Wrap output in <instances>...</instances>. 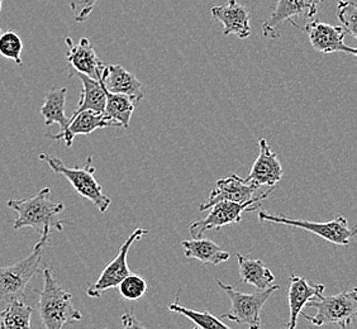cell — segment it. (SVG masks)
Wrapping results in <instances>:
<instances>
[{
    "instance_id": "cell-1",
    "label": "cell",
    "mask_w": 357,
    "mask_h": 329,
    "mask_svg": "<svg viewBox=\"0 0 357 329\" xmlns=\"http://www.w3.org/2000/svg\"><path fill=\"white\" fill-rule=\"evenodd\" d=\"M51 189L48 186L42 188L40 192L28 199L8 200L7 206L17 212V218L14 220V229L18 231L24 227L33 228L36 232L41 234L45 231L55 228L57 231L63 229V224H71L70 220H61L59 214L65 209V204L60 201L50 199Z\"/></svg>"
},
{
    "instance_id": "cell-2",
    "label": "cell",
    "mask_w": 357,
    "mask_h": 329,
    "mask_svg": "<svg viewBox=\"0 0 357 329\" xmlns=\"http://www.w3.org/2000/svg\"><path fill=\"white\" fill-rule=\"evenodd\" d=\"M43 288L35 289L38 299V314L46 329H61L73 323L80 322L83 314L73 304V295L56 282L52 268H43Z\"/></svg>"
},
{
    "instance_id": "cell-3",
    "label": "cell",
    "mask_w": 357,
    "mask_h": 329,
    "mask_svg": "<svg viewBox=\"0 0 357 329\" xmlns=\"http://www.w3.org/2000/svg\"><path fill=\"white\" fill-rule=\"evenodd\" d=\"M38 158L45 161L52 171L66 178L76 192L85 199L90 200L99 209V212L105 213L108 211L112 200L108 195L104 194L103 188L96 181L94 176L96 166L93 164L91 156L88 158L84 167H69L60 158L45 152L40 153Z\"/></svg>"
},
{
    "instance_id": "cell-4",
    "label": "cell",
    "mask_w": 357,
    "mask_h": 329,
    "mask_svg": "<svg viewBox=\"0 0 357 329\" xmlns=\"http://www.w3.org/2000/svg\"><path fill=\"white\" fill-rule=\"evenodd\" d=\"M50 231L42 232L32 254L7 268H0V302L24 299L26 289L41 265L45 247L50 240Z\"/></svg>"
},
{
    "instance_id": "cell-5",
    "label": "cell",
    "mask_w": 357,
    "mask_h": 329,
    "mask_svg": "<svg viewBox=\"0 0 357 329\" xmlns=\"http://www.w3.org/2000/svg\"><path fill=\"white\" fill-rule=\"evenodd\" d=\"M307 305L316 309V316L301 313L313 326L321 327L324 324H337L341 328L351 327L357 314L356 288L344 289L341 293L330 296H318L308 302Z\"/></svg>"
},
{
    "instance_id": "cell-6",
    "label": "cell",
    "mask_w": 357,
    "mask_h": 329,
    "mask_svg": "<svg viewBox=\"0 0 357 329\" xmlns=\"http://www.w3.org/2000/svg\"><path fill=\"white\" fill-rule=\"evenodd\" d=\"M217 284L231 300V310L226 314H223L222 318H227L240 326H248V328H261L260 314H261L262 308L279 286L271 285L270 288L257 290L252 294H243L237 291L234 286L223 284L220 280H217Z\"/></svg>"
},
{
    "instance_id": "cell-7",
    "label": "cell",
    "mask_w": 357,
    "mask_h": 329,
    "mask_svg": "<svg viewBox=\"0 0 357 329\" xmlns=\"http://www.w3.org/2000/svg\"><path fill=\"white\" fill-rule=\"evenodd\" d=\"M257 218L261 223H276L285 226L294 227L299 229L308 231L310 234H317L327 242H331L337 246H349L351 238L356 236V229L349 227V222L344 215H337L330 222H310V220H294L284 214H271L266 211H260Z\"/></svg>"
},
{
    "instance_id": "cell-8",
    "label": "cell",
    "mask_w": 357,
    "mask_h": 329,
    "mask_svg": "<svg viewBox=\"0 0 357 329\" xmlns=\"http://www.w3.org/2000/svg\"><path fill=\"white\" fill-rule=\"evenodd\" d=\"M268 197L262 195L259 198L246 201V203H236V201H218L211 206L212 211L203 220H194L189 226V234L192 238H200L208 231H220L223 227L229 224H237L242 220L245 213L255 212L260 208V200L266 199Z\"/></svg>"
},
{
    "instance_id": "cell-9",
    "label": "cell",
    "mask_w": 357,
    "mask_h": 329,
    "mask_svg": "<svg viewBox=\"0 0 357 329\" xmlns=\"http://www.w3.org/2000/svg\"><path fill=\"white\" fill-rule=\"evenodd\" d=\"M146 234H149V229L141 228V227H138L132 232L131 236L119 248L117 256L103 268L98 280L88 288L86 290L88 296L93 299L100 298L104 291L110 289H117L119 282H122L127 275L131 274V270L128 268V262H127L130 248L135 242L142 240Z\"/></svg>"
},
{
    "instance_id": "cell-10",
    "label": "cell",
    "mask_w": 357,
    "mask_h": 329,
    "mask_svg": "<svg viewBox=\"0 0 357 329\" xmlns=\"http://www.w3.org/2000/svg\"><path fill=\"white\" fill-rule=\"evenodd\" d=\"M323 3L324 0H278L274 12L262 23V36L270 40L279 38L284 22L299 28L296 20L314 18Z\"/></svg>"
},
{
    "instance_id": "cell-11",
    "label": "cell",
    "mask_w": 357,
    "mask_h": 329,
    "mask_svg": "<svg viewBox=\"0 0 357 329\" xmlns=\"http://www.w3.org/2000/svg\"><path fill=\"white\" fill-rule=\"evenodd\" d=\"M259 189L260 186L255 185L252 183H250L248 178H241L236 174H232L227 178H218L215 181L213 190L208 197V200L206 203L200 204L199 212H204L218 201L227 200V201H236V203H246L262 195L268 197L274 190V188H270L268 192L257 194Z\"/></svg>"
},
{
    "instance_id": "cell-12",
    "label": "cell",
    "mask_w": 357,
    "mask_h": 329,
    "mask_svg": "<svg viewBox=\"0 0 357 329\" xmlns=\"http://www.w3.org/2000/svg\"><path fill=\"white\" fill-rule=\"evenodd\" d=\"M304 32L308 35L310 45L317 52L321 54H333L344 52L351 56H357L355 47L347 46L344 43V37L347 35L346 29L341 26H332L318 20L307 23Z\"/></svg>"
},
{
    "instance_id": "cell-13",
    "label": "cell",
    "mask_w": 357,
    "mask_h": 329,
    "mask_svg": "<svg viewBox=\"0 0 357 329\" xmlns=\"http://www.w3.org/2000/svg\"><path fill=\"white\" fill-rule=\"evenodd\" d=\"M109 127H118V124L112 121L104 112L83 110L69 118V125L66 130H60L56 135L46 133V137L54 141H63L66 147H71L76 136H89L94 130Z\"/></svg>"
},
{
    "instance_id": "cell-14",
    "label": "cell",
    "mask_w": 357,
    "mask_h": 329,
    "mask_svg": "<svg viewBox=\"0 0 357 329\" xmlns=\"http://www.w3.org/2000/svg\"><path fill=\"white\" fill-rule=\"evenodd\" d=\"M259 147H260L259 158H256V161L252 164L248 180L260 188L261 186L274 188L282 180V174H284L282 164L278 158V155L268 146L266 138H260Z\"/></svg>"
},
{
    "instance_id": "cell-15",
    "label": "cell",
    "mask_w": 357,
    "mask_h": 329,
    "mask_svg": "<svg viewBox=\"0 0 357 329\" xmlns=\"http://www.w3.org/2000/svg\"><path fill=\"white\" fill-rule=\"evenodd\" d=\"M211 14L213 20L223 24V36L234 35L243 40L251 35L250 12L237 0H228L225 6H214Z\"/></svg>"
},
{
    "instance_id": "cell-16",
    "label": "cell",
    "mask_w": 357,
    "mask_h": 329,
    "mask_svg": "<svg viewBox=\"0 0 357 329\" xmlns=\"http://www.w3.org/2000/svg\"><path fill=\"white\" fill-rule=\"evenodd\" d=\"M99 82L103 85L104 89L109 93L132 96L137 100L138 103L144 99L141 82L119 63L104 65Z\"/></svg>"
},
{
    "instance_id": "cell-17",
    "label": "cell",
    "mask_w": 357,
    "mask_h": 329,
    "mask_svg": "<svg viewBox=\"0 0 357 329\" xmlns=\"http://www.w3.org/2000/svg\"><path fill=\"white\" fill-rule=\"evenodd\" d=\"M324 285L322 284H310L307 279L298 275L290 276V286H289V309L290 316L285 327L288 329H294L298 323V318L301 316L304 307L312 299L321 296L324 293Z\"/></svg>"
},
{
    "instance_id": "cell-18",
    "label": "cell",
    "mask_w": 357,
    "mask_h": 329,
    "mask_svg": "<svg viewBox=\"0 0 357 329\" xmlns=\"http://www.w3.org/2000/svg\"><path fill=\"white\" fill-rule=\"evenodd\" d=\"M65 42L69 48L68 62L74 71L99 80L104 63L99 59V56L96 55V49L91 46L89 38L83 37L79 43L75 45L70 37H66Z\"/></svg>"
},
{
    "instance_id": "cell-19",
    "label": "cell",
    "mask_w": 357,
    "mask_h": 329,
    "mask_svg": "<svg viewBox=\"0 0 357 329\" xmlns=\"http://www.w3.org/2000/svg\"><path fill=\"white\" fill-rule=\"evenodd\" d=\"M181 247L184 248V254L188 259H195L206 265H220L229 260L231 254L220 245L208 238H192L183 240Z\"/></svg>"
},
{
    "instance_id": "cell-20",
    "label": "cell",
    "mask_w": 357,
    "mask_h": 329,
    "mask_svg": "<svg viewBox=\"0 0 357 329\" xmlns=\"http://www.w3.org/2000/svg\"><path fill=\"white\" fill-rule=\"evenodd\" d=\"M236 256L238 261L241 282L250 284L257 290H264L274 285V274L265 266V263L261 260L241 254H237Z\"/></svg>"
},
{
    "instance_id": "cell-21",
    "label": "cell",
    "mask_w": 357,
    "mask_h": 329,
    "mask_svg": "<svg viewBox=\"0 0 357 329\" xmlns=\"http://www.w3.org/2000/svg\"><path fill=\"white\" fill-rule=\"evenodd\" d=\"M76 75L79 80L82 82L83 89H82V96L77 103V108L73 116L83 110H94V112H104L105 108V89L99 80L91 79L89 76L84 75L80 72H70V76Z\"/></svg>"
},
{
    "instance_id": "cell-22",
    "label": "cell",
    "mask_w": 357,
    "mask_h": 329,
    "mask_svg": "<svg viewBox=\"0 0 357 329\" xmlns=\"http://www.w3.org/2000/svg\"><path fill=\"white\" fill-rule=\"evenodd\" d=\"M66 94V88H54L48 91L46 99L40 108V113L45 119L46 127H51L52 124L57 123L61 130H63L69 125V118L65 114Z\"/></svg>"
},
{
    "instance_id": "cell-23",
    "label": "cell",
    "mask_w": 357,
    "mask_h": 329,
    "mask_svg": "<svg viewBox=\"0 0 357 329\" xmlns=\"http://www.w3.org/2000/svg\"><path fill=\"white\" fill-rule=\"evenodd\" d=\"M105 108L104 113L118 124V127L128 128L131 122L132 114L137 105L135 98L126 94H114L105 90Z\"/></svg>"
},
{
    "instance_id": "cell-24",
    "label": "cell",
    "mask_w": 357,
    "mask_h": 329,
    "mask_svg": "<svg viewBox=\"0 0 357 329\" xmlns=\"http://www.w3.org/2000/svg\"><path fill=\"white\" fill-rule=\"evenodd\" d=\"M6 308L0 312V328H31L33 308L24 303V299L9 300Z\"/></svg>"
},
{
    "instance_id": "cell-25",
    "label": "cell",
    "mask_w": 357,
    "mask_h": 329,
    "mask_svg": "<svg viewBox=\"0 0 357 329\" xmlns=\"http://www.w3.org/2000/svg\"><path fill=\"white\" fill-rule=\"evenodd\" d=\"M169 310L172 313H178L181 316H186L189 321H192L197 328L203 329H214V328H226L229 329V327L227 326L226 323L222 322L220 318L214 316L213 314H211L209 312H199V310H195V309L186 308L180 305L178 303V294L176 296V300L172 303L169 305Z\"/></svg>"
},
{
    "instance_id": "cell-26",
    "label": "cell",
    "mask_w": 357,
    "mask_h": 329,
    "mask_svg": "<svg viewBox=\"0 0 357 329\" xmlns=\"http://www.w3.org/2000/svg\"><path fill=\"white\" fill-rule=\"evenodd\" d=\"M22 51L23 42L21 37L13 31L0 33V55L8 60H13L18 66H22Z\"/></svg>"
},
{
    "instance_id": "cell-27",
    "label": "cell",
    "mask_w": 357,
    "mask_h": 329,
    "mask_svg": "<svg viewBox=\"0 0 357 329\" xmlns=\"http://www.w3.org/2000/svg\"><path fill=\"white\" fill-rule=\"evenodd\" d=\"M126 300H138L147 293V282L139 275L128 274L117 286Z\"/></svg>"
},
{
    "instance_id": "cell-28",
    "label": "cell",
    "mask_w": 357,
    "mask_h": 329,
    "mask_svg": "<svg viewBox=\"0 0 357 329\" xmlns=\"http://www.w3.org/2000/svg\"><path fill=\"white\" fill-rule=\"evenodd\" d=\"M337 18L346 29L347 35L357 38V6L351 0H340L337 4Z\"/></svg>"
},
{
    "instance_id": "cell-29",
    "label": "cell",
    "mask_w": 357,
    "mask_h": 329,
    "mask_svg": "<svg viewBox=\"0 0 357 329\" xmlns=\"http://www.w3.org/2000/svg\"><path fill=\"white\" fill-rule=\"evenodd\" d=\"M96 3L98 0H70V9L74 14L75 22L83 23L86 21Z\"/></svg>"
},
{
    "instance_id": "cell-30",
    "label": "cell",
    "mask_w": 357,
    "mask_h": 329,
    "mask_svg": "<svg viewBox=\"0 0 357 329\" xmlns=\"http://www.w3.org/2000/svg\"><path fill=\"white\" fill-rule=\"evenodd\" d=\"M1 4H3V0H0V10H1ZM0 33H1V29H0Z\"/></svg>"
}]
</instances>
